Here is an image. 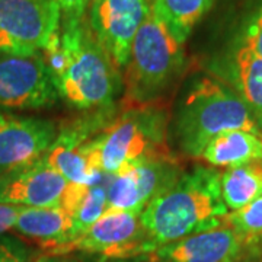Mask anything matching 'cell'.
Listing matches in <instances>:
<instances>
[{
    "instance_id": "6da1fadb",
    "label": "cell",
    "mask_w": 262,
    "mask_h": 262,
    "mask_svg": "<svg viewBox=\"0 0 262 262\" xmlns=\"http://www.w3.org/2000/svg\"><path fill=\"white\" fill-rule=\"evenodd\" d=\"M222 172L196 166L141 211V227L151 252L191 234L225 225L229 210L222 198Z\"/></svg>"
},
{
    "instance_id": "7a4b0ae2",
    "label": "cell",
    "mask_w": 262,
    "mask_h": 262,
    "mask_svg": "<svg viewBox=\"0 0 262 262\" xmlns=\"http://www.w3.org/2000/svg\"><path fill=\"white\" fill-rule=\"evenodd\" d=\"M64 66L54 79L58 96L77 110L110 108L121 86V76L99 44L88 18L61 20Z\"/></svg>"
},
{
    "instance_id": "3957f363",
    "label": "cell",
    "mask_w": 262,
    "mask_h": 262,
    "mask_svg": "<svg viewBox=\"0 0 262 262\" xmlns=\"http://www.w3.org/2000/svg\"><path fill=\"white\" fill-rule=\"evenodd\" d=\"M232 130L262 133L251 110L226 82L214 77L196 80L181 105L175 122L182 153L200 159L215 136Z\"/></svg>"
},
{
    "instance_id": "277c9868",
    "label": "cell",
    "mask_w": 262,
    "mask_h": 262,
    "mask_svg": "<svg viewBox=\"0 0 262 262\" xmlns=\"http://www.w3.org/2000/svg\"><path fill=\"white\" fill-rule=\"evenodd\" d=\"M168 118L162 110L136 105L114 118L82 146L91 165L105 175L146 159L172 156L166 146Z\"/></svg>"
},
{
    "instance_id": "5b68a950",
    "label": "cell",
    "mask_w": 262,
    "mask_h": 262,
    "mask_svg": "<svg viewBox=\"0 0 262 262\" xmlns=\"http://www.w3.org/2000/svg\"><path fill=\"white\" fill-rule=\"evenodd\" d=\"M184 44L170 34L151 8L133 39L128 63L124 69L125 101L146 105L155 101L184 70Z\"/></svg>"
},
{
    "instance_id": "8992f818",
    "label": "cell",
    "mask_w": 262,
    "mask_h": 262,
    "mask_svg": "<svg viewBox=\"0 0 262 262\" xmlns=\"http://www.w3.org/2000/svg\"><path fill=\"white\" fill-rule=\"evenodd\" d=\"M60 25L54 0H0V54H38Z\"/></svg>"
},
{
    "instance_id": "52a82bcc",
    "label": "cell",
    "mask_w": 262,
    "mask_h": 262,
    "mask_svg": "<svg viewBox=\"0 0 262 262\" xmlns=\"http://www.w3.org/2000/svg\"><path fill=\"white\" fill-rule=\"evenodd\" d=\"M140 217L141 213L133 211H105L83 233L48 249L46 253H101L111 259L150 255L151 249L143 232Z\"/></svg>"
},
{
    "instance_id": "ba28073f",
    "label": "cell",
    "mask_w": 262,
    "mask_h": 262,
    "mask_svg": "<svg viewBox=\"0 0 262 262\" xmlns=\"http://www.w3.org/2000/svg\"><path fill=\"white\" fill-rule=\"evenodd\" d=\"M182 175L173 156L146 159L110 175L106 211L141 213Z\"/></svg>"
},
{
    "instance_id": "9c48e42d",
    "label": "cell",
    "mask_w": 262,
    "mask_h": 262,
    "mask_svg": "<svg viewBox=\"0 0 262 262\" xmlns=\"http://www.w3.org/2000/svg\"><path fill=\"white\" fill-rule=\"evenodd\" d=\"M58 98L41 53L0 56V108L42 110L53 106Z\"/></svg>"
},
{
    "instance_id": "30bf717a",
    "label": "cell",
    "mask_w": 262,
    "mask_h": 262,
    "mask_svg": "<svg viewBox=\"0 0 262 262\" xmlns=\"http://www.w3.org/2000/svg\"><path fill=\"white\" fill-rule=\"evenodd\" d=\"M149 12L150 0H92L89 27L118 70L128 63L133 39Z\"/></svg>"
},
{
    "instance_id": "8fae6325",
    "label": "cell",
    "mask_w": 262,
    "mask_h": 262,
    "mask_svg": "<svg viewBox=\"0 0 262 262\" xmlns=\"http://www.w3.org/2000/svg\"><path fill=\"white\" fill-rule=\"evenodd\" d=\"M106 110H101L99 114L89 115L84 120H77L61 127L44 155V162L56 169L69 184L91 187L102 179L103 173L91 165L82 146L106 127L108 122L105 120L110 114Z\"/></svg>"
},
{
    "instance_id": "7c38bea8",
    "label": "cell",
    "mask_w": 262,
    "mask_h": 262,
    "mask_svg": "<svg viewBox=\"0 0 262 262\" xmlns=\"http://www.w3.org/2000/svg\"><path fill=\"white\" fill-rule=\"evenodd\" d=\"M57 131L56 124L47 120L0 114V175L42 159Z\"/></svg>"
},
{
    "instance_id": "4fadbf2b",
    "label": "cell",
    "mask_w": 262,
    "mask_h": 262,
    "mask_svg": "<svg viewBox=\"0 0 262 262\" xmlns=\"http://www.w3.org/2000/svg\"><path fill=\"white\" fill-rule=\"evenodd\" d=\"M69 182L39 159L28 168L0 175V203L20 207H61Z\"/></svg>"
},
{
    "instance_id": "5bb4252c",
    "label": "cell",
    "mask_w": 262,
    "mask_h": 262,
    "mask_svg": "<svg viewBox=\"0 0 262 262\" xmlns=\"http://www.w3.org/2000/svg\"><path fill=\"white\" fill-rule=\"evenodd\" d=\"M245 245L230 226L191 234L150 253L151 262H239Z\"/></svg>"
},
{
    "instance_id": "9a60e30c",
    "label": "cell",
    "mask_w": 262,
    "mask_h": 262,
    "mask_svg": "<svg viewBox=\"0 0 262 262\" xmlns=\"http://www.w3.org/2000/svg\"><path fill=\"white\" fill-rule=\"evenodd\" d=\"M220 70L223 82L242 98L262 128V57L237 42Z\"/></svg>"
},
{
    "instance_id": "2e32d148",
    "label": "cell",
    "mask_w": 262,
    "mask_h": 262,
    "mask_svg": "<svg viewBox=\"0 0 262 262\" xmlns=\"http://www.w3.org/2000/svg\"><path fill=\"white\" fill-rule=\"evenodd\" d=\"M72 214L63 207H22L13 229L35 241L46 252L64 244L72 232Z\"/></svg>"
},
{
    "instance_id": "e0dca14e",
    "label": "cell",
    "mask_w": 262,
    "mask_h": 262,
    "mask_svg": "<svg viewBox=\"0 0 262 262\" xmlns=\"http://www.w3.org/2000/svg\"><path fill=\"white\" fill-rule=\"evenodd\" d=\"M200 159L213 168H233L262 160V133L232 130L215 136Z\"/></svg>"
},
{
    "instance_id": "ac0fdd59",
    "label": "cell",
    "mask_w": 262,
    "mask_h": 262,
    "mask_svg": "<svg viewBox=\"0 0 262 262\" xmlns=\"http://www.w3.org/2000/svg\"><path fill=\"white\" fill-rule=\"evenodd\" d=\"M222 198L234 211L262 195V160L227 168L220 178Z\"/></svg>"
},
{
    "instance_id": "d6986e66",
    "label": "cell",
    "mask_w": 262,
    "mask_h": 262,
    "mask_svg": "<svg viewBox=\"0 0 262 262\" xmlns=\"http://www.w3.org/2000/svg\"><path fill=\"white\" fill-rule=\"evenodd\" d=\"M170 34L184 44L195 25L211 9L214 0H150Z\"/></svg>"
},
{
    "instance_id": "ffe728a7",
    "label": "cell",
    "mask_w": 262,
    "mask_h": 262,
    "mask_svg": "<svg viewBox=\"0 0 262 262\" xmlns=\"http://www.w3.org/2000/svg\"><path fill=\"white\" fill-rule=\"evenodd\" d=\"M108 181H110V175L103 173L101 181H98L96 184L91 185L86 189L80 204L76 207V210L72 213L73 226H72V232H70V236L67 241L73 239L77 234L83 233L88 227L94 225L95 222L106 211Z\"/></svg>"
},
{
    "instance_id": "44dd1931",
    "label": "cell",
    "mask_w": 262,
    "mask_h": 262,
    "mask_svg": "<svg viewBox=\"0 0 262 262\" xmlns=\"http://www.w3.org/2000/svg\"><path fill=\"white\" fill-rule=\"evenodd\" d=\"M225 225L239 234L245 248L256 246L262 237V195L239 210L229 211Z\"/></svg>"
},
{
    "instance_id": "7402d4cb",
    "label": "cell",
    "mask_w": 262,
    "mask_h": 262,
    "mask_svg": "<svg viewBox=\"0 0 262 262\" xmlns=\"http://www.w3.org/2000/svg\"><path fill=\"white\" fill-rule=\"evenodd\" d=\"M239 42L262 57V5L253 10L252 15L246 20Z\"/></svg>"
},
{
    "instance_id": "603a6c76",
    "label": "cell",
    "mask_w": 262,
    "mask_h": 262,
    "mask_svg": "<svg viewBox=\"0 0 262 262\" xmlns=\"http://www.w3.org/2000/svg\"><path fill=\"white\" fill-rule=\"evenodd\" d=\"M61 12V20L80 19L86 16V10L92 0H54Z\"/></svg>"
},
{
    "instance_id": "cb8c5ba5",
    "label": "cell",
    "mask_w": 262,
    "mask_h": 262,
    "mask_svg": "<svg viewBox=\"0 0 262 262\" xmlns=\"http://www.w3.org/2000/svg\"><path fill=\"white\" fill-rule=\"evenodd\" d=\"M0 262H28L25 251L12 241L0 239Z\"/></svg>"
},
{
    "instance_id": "d4e9b609",
    "label": "cell",
    "mask_w": 262,
    "mask_h": 262,
    "mask_svg": "<svg viewBox=\"0 0 262 262\" xmlns=\"http://www.w3.org/2000/svg\"><path fill=\"white\" fill-rule=\"evenodd\" d=\"M20 210H22L20 206L0 203V234L6 233L8 230L13 229Z\"/></svg>"
},
{
    "instance_id": "484cf974",
    "label": "cell",
    "mask_w": 262,
    "mask_h": 262,
    "mask_svg": "<svg viewBox=\"0 0 262 262\" xmlns=\"http://www.w3.org/2000/svg\"><path fill=\"white\" fill-rule=\"evenodd\" d=\"M34 262H51V261L48 259L47 256H39V258H37Z\"/></svg>"
},
{
    "instance_id": "4316f807",
    "label": "cell",
    "mask_w": 262,
    "mask_h": 262,
    "mask_svg": "<svg viewBox=\"0 0 262 262\" xmlns=\"http://www.w3.org/2000/svg\"><path fill=\"white\" fill-rule=\"evenodd\" d=\"M258 245H261V252H259V253H261V262H262V237H261V239H259V242H258Z\"/></svg>"
},
{
    "instance_id": "83f0119b",
    "label": "cell",
    "mask_w": 262,
    "mask_h": 262,
    "mask_svg": "<svg viewBox=\"0 0 262 262\" xmlns=\"http://www.w3.org/2000/svg\"><path fill=\"white\" fill-rule=\"evenodd\" d=\"M239 262H255V261H252V259H245V261H242V259H241Z\"/></svg>"
}]
</instances>
